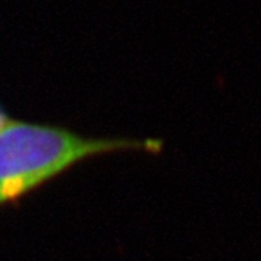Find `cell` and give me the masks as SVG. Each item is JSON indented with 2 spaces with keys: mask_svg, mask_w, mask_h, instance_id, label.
I'll return each mask as SVG.
<instances>
[{
  "mask_svg": "<svg viewBox=\"0 0 261 261\" xmlns=\"http://www.w3.org/2000/svg\"><path fill=\"white\" fill-rule=\"evenodd\" d=\"M9 118H8V115H6V112L0 108V130L3 129L8 123H9Z\"/></svg>",
  "mask_w": 261,
  "mask_h": 261,
  "instance_id": "2",
  "label": "cell"
},
{
  "mask_svg": "<svg viewBox=\"0 0 261 261\" xmlns=\"http://www.w3.org/2000/svg\"><path fill=\"white\" fill-rule=\"evenodd\" d=\"M157 140L92 138L29 122H9L0 130V205L44 185L83 160L118 151L160 152Z\"/></svg>",
  "mask_w": 261,
  "mask_h": 261,
  "instance_id": "1",
  "label": "cell"
}]
</instances>
